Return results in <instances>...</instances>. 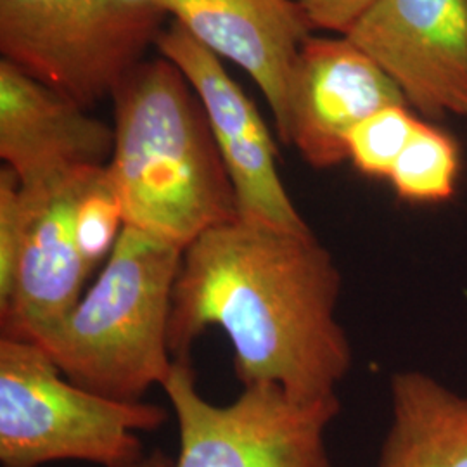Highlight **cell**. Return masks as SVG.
Wrapping results in <instances>:
<instances>
[{"label": "cell", "instance_id": "cell-17", "mask_svg": "<svg viewBox=\"0 0 467 467\" xmlns=\"http://www.w3.org/2000/svg\"><path fill=\"white\" fill-rule=\"evenodd\" d=\"M23 239V202L16 173L0 170V300L11 289L17 251Z\"/></svg>", "mask_w": 467, "mask_h": 467}, {"label": "cell", "instance_id": "cell-14", "mask_svg": "<svg viewBox=\"0 0 467 467\" xmlns=\"http://www.w3.org/2000/svg\"><path fill=\"white\" fill-rule=\"evenodd\" d=\"M461 168V146L453 135L426 119H419L388 182L397 198L405 202L441 204L455 196Z\"/></svg>", "mask_w": 467, "mask_h": 467}, {"label": "cell", "instance_id": "cell-4", "mask_svg": "<svg viewBox=\"0 0 467 467\" xmlns=\"http://www.w3.org/2000/svg\"><path fill=\"white\" fill-rule=\"evenodd\" d=\"M165 407L88 391L57 368L36 343L0 336V466L82 461L139 467L140 431L165 424Z\"/></svg>", "mask_w": 467, "mask_h": 467}, {"label": "cell", "instance_id": "cell-15", "mask_svg": "<svg viewBox=\"0 0 467 467\" xmlns=\"http://www.w3.org/2000/svg\"><path fill=\"white\" fill-rule=\"evenodd\" d=\"M418 123L419 118L405 104L372 113L347 137L348 161L366 177L388 181Z\"/></svg>", "mask_w": 467, "mask_h": 467}, {"label": "cell", "instance_id": "cell-7", "mask_svg": "<svg viewBox=\"0 0 467 467\" xmlns=\"http://www.w3.org/2000/svg\"><path fill=\"white\" fill-rule=\"evenodd\" d=\"M160 54L182 71L200 98L218 152L233 182L239 217L293 233H312L277 170V146L265 119L222 67L181 25L156 40Z\"/></svg>", "mask_w": 467, "mask_h": 467}, {"label": "cell", "instance_id": "cell-16", "mask_svg": "<svg viewBox=\"0 0 467 467\" xmlns=\"http://www.w3.org/2000/svg\"><path fill=\"white\" fill-rule=\"evenodd\" d=\"M125 229V213L108 167L85 184L75 206L77 244L90 268L106 262Z\"/></svg>", "mask_w": 467, "mask_h": 467}, {"label": "cell", "instance_id": "cell-13", "mask_svg": "<svg viewBox=\"0 0 467 467\" xmlns=\"http://www.w3.org/2000/svg\"><path fill=\"white\" fill-rule=\"evenodd\" d=\"M391 422L378 467H467V397L433 376H391Z\"/></svg>", "mask_w": 467, "mask_h": 467}, {"label": "cell", "instance_id": "cell-6", "mask_svg": "<svg viewBox=\"0 0 467 467\" xmlns=\"http://www.w3.org/2000/svg\"><path fill=\"white\" fill-rule=\"evenodd\" d=\"M181 449L173 467H331L326 433L337 397L303 400L272 383L243 386L227 405L206 400L189 358H175L163 384Z\"/></svg>", "mask_w": 467, "mask_h": 467}, {"label": "cell", "instance_id": "cell-8", "mask_svg": "<svg viewBox=\"0 0 467 467\" xmlns=\"http://www.w3.org/2000/svg\"><path fill=\"white\" fill-rule=\"evenodd\" d=\"M426 119H467V0H378L343 35Z\"/></svg>", "mask_w": 467, "mask_h": 467}, {"label": "cell", "instance_id": "cell-3", "mask_svg": "<svg viewBox=\"0 0 467 467\" xmlns=\"http://www.w3.org/2000/svg\"><path fill=\"white\" fill-rule=\"evenodd\" d=\"M184 250L125 225L99 277L36 345L71 383L139 401L173 368L170 318Z\"/></svg>", "mask_w": 467, "mask_h": 467}, {"label": "cell", "instance_id": "cell-5", "mask_svg": "<svg viewBox=\"0 0 467 467\" xmlns=\"http://www.w3.org/2000/svg\"><path fill=\"white\" fill-rule=\"evenodd\" d=\"M165 15L125 0H0V54L90 109L142 63Z\"/></svg>", "mask_w": 467, "mask_h": 467}, {"label": "cell", "instance_id": "cell-1", "mask_svg": "<svg viewBox=\"0 0 467 467\" xmlns=\"http://www.w3.org/2000/svg\"><path fill=\"white\" fill-rule=\"evenodd\" d=\"M339 295V268L314 233L235 218L184 250L170 351L189 358L201 334L218 327L243 386L272 383L303 400L333 399L353 362L336 317Z\"/></svg>", "mask_w": 467, "mask_h": 467}, {"label": "cell", "instance_id": "cell-2", "mask_svg": "<svg viewBox=\"0 0 467 467\" xmlns=\"http://www.w3.org/2000/svg\"><path fill=\"white\" fill-rule=\"evenodd\" d=\"M109 179L132 225L185 250L239 218L233 182L201 100L163 56L142 61L115 94Z\"/></svg>", "mask_w": 467, "mask_h": 467}, {"label": "cell", "instance_id": "cell-18", "mask_svg": "<svg viewBox=\"0 0 467 467\" xmlns=\"http://www.w3.org/2000/svg\"><path fill=\"white\" fill-rule=\"evenodd\" d=\"M310 19L314 30L348 34L355 23L368 13L378 0H295Z\"/></svg>", "mask_w": 467, "mask_h": 467}, {"label": "cell", "instance_id": "cell-20", "mask_svg": "<svg viewBox=\"0 0 467 467\" xmlns=\"http://www.w3.org/2000/svg\"><path fill=\"white\" fill-rule=\"evenodd\" d=\"M125 2L134 4V5H150V7H160V9H163V7H161L163 0H125Z\"/></svg>", "mask_w": 467, "mask_h": 467}, {"label": "cell", "instance_id": "cell-11", "mask_svg": "<svg viewBox=\"0 0 467 467\" xmlns=\"http://www.w3.org/2000/svg\"><path fill=\"white\" fill-rule=\"evenodd\" d=\"M113 148V127L0 59V158L21 189L108 167Z\"/></svg>", "mask_w": 467, "mask_h": 467}, {"label": "cell", "instance_id": "cell-10", "mask_svg": "<svg viewBox=\"0 0 467 467\" xmlns=\"http://www.w3.org/2000/svg\"><path fill=\"white\" fill-rule=\"evenodd\" d=\"M98 170L38 191L19 185L23 239L11 289L0 300L2 336L36 343L82 298L92 268L77 244L75 206Z\"/></svg>", "mask_w": 467, "mask_h": 467}, {"label": "cell", "instance_id": "cell-19", "mask_svg": "<svg viewBox=\"0 0 467 467\" xmlns=\"http://www.w3.org/2000/svg\"><path fill=\"white\" fill-rule=\"evenodd\" d=\"M139 467H173V459L165 451L156 449L144 457Z\"/></svg>", "mask_w": 467, "mask_h": 467}, {"label": "cell", "instance_id": "cell-9", "mask_svg": "<svg viewBox=\"0 0 467 467\" xmlns=\"http://www.w3.org/2000/svg\"><path fill=\"white\" fill-rule=\"evenodd\" d=\"M395 104L407 106L400 88L350 38L310 36L293 69L283 142L316 170L337 167L351 130Z\"/></svg>", "mask_w": 467, "mask_h": 467}, {"label": "cell", "instance_id": "cell-12", "mask_svg": "<svg viewBox=\"0 0 467 467\" xmlns=\"http://www.w3.org/2000/svg\"><path fill=\"white\" fill-rule=\"evenodd\" d=\"M187 34L243 67L260 87L283 140L289 88L301 46L314 26L295 0H163Z\"/></svg>", "mask_w": 467, "mask_h": 467}]
</instances>
